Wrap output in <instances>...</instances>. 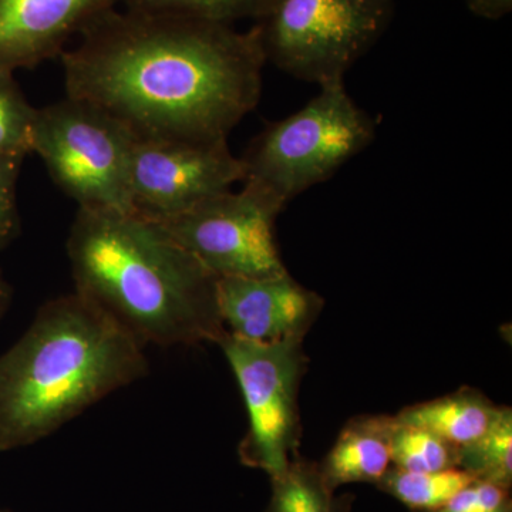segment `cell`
Returning <instances> with one entry per match:
<instances>
[{"label": "cell", "mask_w": 512, "mask_h": 512, "mask_svg": "<svg viewBox=\"0 0 512 512\" xmlns=\"http://www.w3.org/2000/svg\"><path fill=\"white\" fill-rule=\"evenodd\" d=\"M476 478L461 468L431 471V473H412L390 467L377 487L392 495L410 510L434 512L444 507L468 484Z\"/></svg>", "instance_id": "9a60e30c"}, {"label": "cell", "mask_w": 512, "mask_h": 512, "mask_svg": "<svg viewBox=\"0 0 512 512\" xmlns=\"http://www.w3.org/2000/svg\"><path fill=\"white\" fill-rule=\"evenodd\" d=\"M434 512H512L511 488L474 480Z\"/></svg>", "instance_id": "44dd1931"}, {"label": "cell", "mask_w": 512, "mask_h": 512, "mask_svg": "<svg viewBox=\"0 0 512 512\" xmlns=\"http://www.w3.org/2000/svg\"><path fill=\"white\" fill-rule=\"evenodd\" d=\"M394 0H272L256 22L266 62L319 86L345 80L392 22Z\"/></svg>", "instance_id": "8992f818"}, {"label": "cell", "mask_w": 512, "mask_h": 512, "mask_svg": "<svg viewBox=\"0 0 512 512\" xmlns=\"http://www.w3.org/2000/svg\"><path fill=\"white\" fill-rule=\"evenodd\" d=\"M394 429L396 419L386 414L349 420L319 464L326 483L335 491L345 484L379 483L392 467Z\"/></svg>", "instance_id": "7c38bea8"}, {"label": "cell", "mask_w": 512, "mask_h": 512, "mask_svg": "<svg viewBox=\"0 0 512 512\" xmlns=\"http://www.w3.org/2000/svg\"><path fill=\"white\" fill-rule=\"evenodd\" d=\"M79 295L146 346L218 343L217 278L156 222L79 208L67 238Z\"/></svg>", "instance_id": "7a4b0ae2"}, {"label": "cell", "mask_w": 512, "mask_h": 512, "mask_svg": "<svg viewBox=\"0 0 512 512\" xmlns=\"http://www.w3.org/2000/svg\"><path fill=\"white\" fill-rule=\"evenodd\" d=\"M217 301L227 333L259 343L305 339L325 306L319 293L299 284L289 272L217 279Z\"/></svg>", "instance_id": "30bf717a"}, {"label": "cell", "mask_w": 512, "mask_h": 512, "mask_svg": "<svg viewBox=\"0 0 512 512\" xmlns=\"http://www.w3.org/2000/svg\"><path fill=\"white\" fill-rule=\"evenodd\" d=\"M13 73L0 69V154L28 156L37 109L30 106Z\"/></svg>", "instance_id": "d6986e66"}, {"label": "cell", "mask_w": 512, "mask_h": 512, "mask_svg": "<svg viewBox=\"0 0 512 512\" xmlns=\"http://www.w3.org/2000/svg\"><path fill=\"white\" fill-rule=\"evenodd\" d=\"M458 468L476 480L510 487L512 483V412L500 407L483 437L458 450Z\"/></svg>", "instance_id": "2e32d148"}, {"label": "cell", "mask_w": 512, "mask_h": 512, "mask_svg": "<svg viewBox=\"0 0 512 512\" xmlns=\"http://www.w3.org/2000/svg\"><path fill=\"white\" fill-rule=\"evenodd\" d=\"M319 87L301 110L268 124L239 157L244 181L262 185L286 205L326 183L376 138L379 120L357 106L345 80Z\"/></svg>", "instance_id": "277c9868"}, {"label": "cell", "mask_w": 512, "mask_h": 512, "mask_svg": "<svg viewBox=\"0 0 512 512\" xmlns=\"http://www.w3.org/2000/svg\"><path fill=\"white\" fill-rule=\"evenodd\" d=\"M62 59L66 96L137 137L227 140L258 106L266 63L258 25L114 9Z\"/></svg>", "instance_id": "6da1fadb"}, {"label": "cell", "mask_w": 512, "mask_h": 512, "mask_svg": "<svg viewBox=\"0 0 512 512\" xmlns=\"http://www.w3.org/2000/svg\"><path fill=\"white\" fill-rule=\"evenodd\" d=\"M245 178L227 140L136 137L130 160L133 214L163 221L229 191Z\"/></svg>", "instance_id": "9c48e42d"}, {"label": "cell", "mask_w": 512, "mask_h": 512, "mask_svg": "<svg viewBox=\"0 0 512 512\" xmlns=\"http://www.w3.org/2000/svg\"><path fill=\"white\" fill-rule=\"evenodd\" d=\"M25 154H0V251L19 231L18 181Z\"/></svg>", "instance_id": "ffe728a7"}, {"label": "cell", "mask_w": 512, "mask_h": 512, "mask_svg": "<svg viewBox=\"0 0 512 512\" xmlns=\"http://www.w3.org/2000/svg\"><path fill=\"white\" fill-rule=\"evenodd\" d=\"M392 466L412 473L458 468V448L429 430L396 420L392 440Z\"/></svg>", "instance_id": "e0dca14e"}, {"label": "cell", "mask_w": 512, "mask_h": 512, "mask_svg": "<svg viewBox=\"0 0 512 512\" xmlns=\"http://www.w3.org/2000/svg\"><path fill=\"white\" fill-rule=\"evenodd\" d=\"M467 8L488 20H498L507 16L512 10V0H464Z\"/></svg>", "instance_id": "7402d4cb"}, {"label": "cell", "mask_w": 512, "mask_h": 512, "mask_svg": "<svg viewBox=\"0 0 512 512\" xmlns=\"http://www.w3.org/2000/svg\"><path fill=\"white\" fill-rule=\"evenodd\" d=\"M500 407L478 390L463 387L439 399L406 407L394 417L399 423L429 430L460 450L487 433Z\"/></svg>", "instance_id": "4fadbf2b"}, {"label": "cell", "mask_w": 512, "mask_h": 512, "mask_svg": "<svg viewBox=\"0 0 512 512\" xmlns=\"http://www.w3.org/2000/svg\"><path fill=\"white\" fill-rule=\"evenodd\" d=\"M237 377L248 410V431L239 444L244 466L278 476L299 457L302 439L299 387L308 367L303 339L259 343L224 336L218 342Z\"/></svg>", "instance_id": "52a82bcc"}, {"label": "cell", "mask_w": 512, "mask_h": 512, "mask_svg": "<svg viewBox=\"0 0 512 512\" xmlns=\"http://www.w3.org/2000/svg\"><path fill=\"white\" fill-rule=\"evenodd\" d=\"M0 512H9V511H5V510H0Z\"/></svg>", "instance_id": "cb8c5ba5"}, {"label": "cell", "mask_w": 512, "mask_h": 512, "mask_svg": "<svg viewBox=\"0 0 512 512\" xmlns=\"http://www.w3.org/2000/svg\"><path fill=\"white\" fill-rule=\"evenodd\" d=\"M136 137L107 111L66 96L37 109L32 153L79 208L133 214L128 177Z\"/></svg>", "instance_id": "5b68a950"}, {"label": "cell", "mask_w": 512, "mask_h": 512, "mask_svg": "<svg viewBox=\"0 0 512 512\" xmlns=\"http://www.w3.org/2000/svg\"><path fill=\"white\" fill-rule=\"evenodd\" d=\"M271 3L272 0H121V8L234 25L241 19H255L258 22Z\"/></svg>", "instance_id": "ac0fdd59"}, {"label": "cell", "mask_w": 512, "mask_h": 512, "mask_svg": "<svg viewBox=\"0 0 512 512\" xmlns=\"http://www.w3.org/2000/svg\"><path fill=\"white\" fill-rule=\"evenodd\" d=\"M271 483V500L265 512H348V498H336L319 464L301 456L293 458Z\"/></svg>", "instance_id": "5bb4252c"}, {"label": "cell", "mask_w": 512, "mask_h": 512, "mask_svg": "<svg viewBox=\"0 0 512 512\" xmlns=\"http://www.w3.org/2000/svg\"><path fill=\"white\" fill-rule=\"evenodd\" d=\"M121 0H0V69L15 72L62 55L67 43Z\"/></svg>", "instance_id": "8fae6325"}, {"label": "cell", "mask_w": 512, "mask_h": 512, "mask_svg": "<svg viewBox=\"0 0 512 512\" xmlns=\"http://www.w3.org/2000/svg\"><path fill=\"white\" fill-rule=\"evenodd\" d=\"M10 301H12V288H10L9 282L6 281L5 275L0 269V319L8 311Z\"/></svg>", "instance_id": "603a6c76"}, {"label": "cell", "mask_w": 512, "mask_h": 512, "mask_svg": "<svg viewBox=\"0 0 512 512\" xmlns=\"http://www.w3.org/2000/svg\"><path fill=\"white\" fill-rule=\"evenodd\" d=\"M286 204L254 181L157 221L165 234L215 278H268L288 272L275 238Z\"/></svg>", "instance_id": "ba28073f"}, {"label": "cell", "mask_w": 512, "mask_h": 512, "mask_svg": "<svg viewBox=\"0 0 512 512\" xmlns=\"http://www.w3.org/2000/svg\"><path fill=\"white\" fill-rule=\"evenodd\" d=\"M148 370L144 346L77 292L47 302L0 356V453L55 433Z\"/></svg>", "instance_id": "3957f363"}]
</instances>
